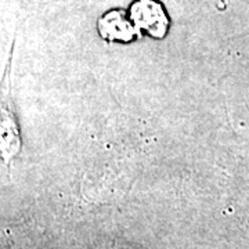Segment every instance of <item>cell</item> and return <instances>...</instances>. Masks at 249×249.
Masks as SVG:
<instances>
[{
  "label": "cell",
  "mask_w": 249,
  "mask_h": 249,
  "mask_svg": "<svg viewBox=\"0 0 249 249\" xmlns=\"http://www.w3.org/2000/svg\"><path fill=\"white\" fill-rule=\"evenodd\" d=\"M129 18L136 31L152 39H163L169 31V16L158 0H134L129 10Z\"/></svg>",
  "instance_id": "cell-1"
},
{
  "label": "cell",
  "mask_w": 249,
  "mask_h": 249,
  "mask_svg": "<svg viewBox=\"0 0 249 249\" xmlns=\"http://www.w3.org/2000/svg\"><path fill=\"white\" fill-rule=\"evenodd\" d=\"M98 34L108 42H132L136 36V28L130 18L121 10H111L98 19Z\"/></svg>",
  "instance_id": "cell-2"
}]
</instances>
